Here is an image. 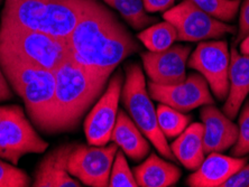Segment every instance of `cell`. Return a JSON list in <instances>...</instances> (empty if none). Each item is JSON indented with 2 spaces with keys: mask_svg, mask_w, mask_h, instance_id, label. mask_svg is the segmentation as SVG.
Instances as JSON below:
<instances>
[{
  "mask_svg": "<svg viewBox=\"0 0 249 187\" xmlns=\"http://www.w3.org/2000/svg\"><path fill=\"white\" fill-rule=\"evenodd\" d=\"M248 35H249V0H244L240 6L239 26H238L235 45L239 44L241 40Z\"/></svg>",
  "mask_w": 249,
  "mask_h": 187,
  "instance_id": "83f0119b",
  "label": "cell"
},
{
  "mask_svg": "<svg viewBox=\"0 0 249 187\" xmlns=\"http://www.w3.org/2000/svg\"><path fill=\"white\" fill-rule=\"evenodd\" d=\"M1 1H2V0H0V3H1Z\"/></svg>",
  "mask_w": 249,
  "mask_h": 187,
  "instance_id": "d6a6232c",
  "label": "cell"
},
{
  "mask_svg": "<svg viewBox=\"0 0 249 187\" xmlns=\"http://www.w3.org/2000/svg\"><path fill=\"white\" fill-rule=\"evenodd\" d=\"M247 158L244 157L225 156L220 153H210L197 170L186 179L191 187H223L225 183L238 173Z\"/></svg>",
  "mask_w": 249,
  "mask_h": 187,
  "instance_id": "9a60e30c",
  "label": "cell"
},
{
  "mask_svg": "<svg viewBox=\"0 0 249 187\" xmlns=\"http://www.w3.org/2000/svg\"><path fill=\"white\" fill-rule=\"evenodd\" d=\"M230 54L225 40L202 42L188 61V67L199 72L219 101L226 100L229 92Z\"/></svg>",
  "mask_w": 249,
  "mask_h": 187,
  "instance_id": "30bf717a",
  "label": "cell"
},
{
  "mask_svg": "<svg viewBox=\"0 0 249 187\" xmlns=\"http://www.w3.org/2000/svg\"><path fill=\"white\" fill-rule=\"evenodd\" d=\"M204 153H222L231 148L238 138V126L213 104L201 110Z\"/></svg>",
  "mask_w": 249,
  "mask_h": 187,
  "instance_id": "5bb4252c",
  "label": "cell"
},
{
  "mask_svg": "<svg viewBox=\"0 0 249 187\" xmlns=\"http://www.w3.org/2000/svg\"><path fill=\"white\" fill-rule=\"evenodd\" d=\"M249 186V164H246L241 170L228 179L223 187H246Z\"/></svg>",
  "mask_w": 249,
  "mask_h": 187,
  "instance_id": "f1b7e54d",
  "label": "cell"
},
{
  "mask_svg": "<svg viewBox=\"0 0 249 187\" xmlns=\"http://www.w3.org/2000/svg\"><path fill=\"white\" fill-rule=\"evenodd\" d=\"M239 44H240L239 46L240 53L244 55H249V35L246 36V37L241 40Z\"/></svg>",
  "mask_w": 249,
  "mask_h": 187,
  "instance_id": "1f68e13d",
  "label": "cell"
},
{
  "mask_svg": "<svg viewBox=\"0 0 249 187\" xmlns=\"http://www.w3.org/2000/svg\"><path fill=\"white\" fill-rule=\"evenodd\" d=\"M111 140L134 161L142 160L149 153V144L145 135L123 110L118 111Z\"/></svg>",
  "mask_w": 249,
  "mask_h": 187,
  "instance_id": "ac0fdd59",
  "label": "cell"
},
{
  "mask_svg": "<svg viewBox=\"0 0 249 187\" xmlns=\"http://www.w3.org/2000/svg\"><path fill=\"white\" fill-rule=\"evenodd\" d=\"M120 99L130 118L157 152L165 158L174 160L175 157L171 146L167 144L166 137L159 127L156 109L154 108L146 86L142 69L137 63H130L126 67V80L123 84Z\"/></svg>",
  "mask_w": 249,
  "mask_h": 187,
  "instance_id": "5b68a950",
  "label": "cell"
},
{
  "mask_svg": "<svg viewBox=\"0 0 249 187\" xmlns=\"http://www.w3.org/2000/svg\"><path fill=\"white\" fill-rule=\"evenodd\" d=\"M142 2L147 13H159L172 8L175 0H142Z\"/></svg>",
  "mask_w": 249,
  "mask_h": 187,
  "instance_id": "f546056e",
  "label": "cell"
},
{
  "mask_svg": "<svg viewBox=\"0 0 249 187\" xmlns=\"http://www.w3.org/2000/svg\"><path fill=\"white\" fill-rule=\"evenodd\" d=\"M228 79L229 92L223 105V113L233 120L249 93V55L239 53L235 46L230 54Z\"/></svg>",
  "mask_w": 249,
  "mask_h": 187,
  "instance_id": "e0dca14e",
  "label": "cell"
},
{
  "mask_svg": "<svg viewBox=\"0 0 249 187\" xmlns=\"http://www.w3.org/2000/svg\"><path fill=\"white\" fill-rule=\"evenodd\" d=\"M55 107L52 134L76 129L91 105L96 103L111 74L79 64L71 56L54 69Z\"/></svg>",
  "mask_w": 249,
  "mask_h": 187,
  "instance_id": "3957f363",
  "label": "cell"
},
{
  "mask_svg": "<svg viewBox=\"0 0 249 187\" xmlns=\"http://www.w3.org/2000/svg\"><path fill=\"white\" fill-rule=\"evenodd\" d=\"M78 144H65L44 157L35 171L34 187H80V182L68 171L69 157Z\"/></svg>",
  "mask_w": 249,
  "mask_h": 187,
  "instance_id": "2e32d148",
  "label": "cell"
},
{
  "mask_svg": "<svg viewBox=\"0 0 249 187\" xmlns=\"http://www.w3.org/2000/svg\"><path fill=\"white\" fill-rule=\"evenodd\" d=\"M118 148L115 142L106 146L76 145L69 157L68 171L87 186H108Z\"/></svg>",
  "mask_w": 249,
  "mask_h": 187,
  "instance_id": "9c48e42d",
  "label": "cell"
},
{
  "mask_svg": "<svg viewBox=\"0 0 249 187\" xmlns=\"http://www.w3.org/2000/svg\"><path fill=\"white\" fill-rule=\"evenodd\" d=\"M124 84L122 72H116L108 87L100 95L84 121V133L89 145L106 146L111 140V134L118 116V104Z\"/></svg>",
  "mask_w": 249,
  "mask_h": 187,
  "instance_id": "8fae6325",
  "label": "cell"
},
{
  "mask_svg": "<svg viewBox=\"0 0 249 187\" xmlns=\"http://www.w3.org/2000/svg\"><path fill=\"white\" fill-rule=\"evenodd\" d=\"M116 9L123 18L134 29L141 31L156 21L155 17H151L145 10L142 0H104Z\"/></svg>",
  "mask_w": 249,
  "mask_h": 187,
  "instance_id": "7402d4cb",
  "label": "cell"
},
{
  "mask_svg": "<svg viewBox=\"0 0 249 187\" xmlns=\"http://www.w3.org/2000/svg\"><path fill=\"white\" fill-rule=\"evenodd\" d=\"M137 37L151 52H162L178 40V32L173 25L165 20L142 29Z\"/></svg>",
  "mask_w": 249,
  "mask_h": 187,
  "instance_id": "44dd1931",
  "label": "cell"
},
{
  "mask_svg": "<svg viewBox=\"0 0 249 187\" xmlns=\"http://www.w3.org/2000/svg\"><path fill=\"white\" fill-rule=\"evenodd\" d=\"M88 0H5L2 23L65 39L81 19Z\"/></svg>",
  "mask_w": 249,
  "mask_h": 187,
  "instance_id": "277c9868",
  "label": "cell"
},
{
  "mask_svg": "<svg viewBox=\"0 0 249 187\" xmlns=\"http://www.w3.org/2000/svg\"><path fill=\"white\" fill-rule=\"evenodd\" d=\"M157 122L163 135L167 138H175L189 126L191 118L170 105L160 103L156 109Z\"/></svg>",
  "mask_w": 249,
  "mask_h": 187,
  "instance_id": "603a6c76",
  "label": "cell"
},
{
  "mask_svg": "<svg viewBox=\"0 0 249 187\" xmlns=\"http://www.w3.org/2000/svg\"><path fill=\"white\" fill-rule=\"evenodd\" d=\"M49 144L39 137L20 105H0V158L18 165L27 153H42Z\"/></svg>",
  "mask_w": 249,
  "mask_h": 187,
  "instance_id": "52a82bcc",
  "label": "cell"
},
{
  "mask_svg": "<svg viewBox=\"0 0 249 187\" xmlns=\"http://www.w3.org/2000/svg\"><path fill=\"white\" fill-rule=\"evenodd\" d=\"M163 17L177 29L181 42H202L237 33L236 26L210 16L190 0H183L167 9Z\"/></svg>",
  "mask_w": 249,
  "mask_h": 187,
  "instance_id": "ba28073f",
  "label": "cell"
},
{
  "mask_svg": "<svg viewBox=\"0 0 249 187\" xmlns=\"http://www.w3.org/2000/svg\"><path fill=\"white\" fill-rule=\"evenodd\" d=\"M0 42L50 71L56 69L70 56L65 39L2 21H0Z\"/></svg>",
  "mask_w": 249,
  "mask_h": 187,
  "instance_id": "8992f818",
  "label": "cell"
},
{
  "mask_svg": "<svg viewBox=\"0 0 249 187\" xmlns=\"http://www.w3.org/2000/svg\"><path fill=\"white\" fill-rule=\"evenodd\" d=\"M203 124L193 122L185 128L171 145L172 153L186 170H196L204 159Z\"/></svg>",
  "mask_w": 249,
  "mask_h": 187,
  "instance_id": "d6986e66",
  "label": "cell"
},
{
  "mask_svg": "<svg viewBox=\"0 0 249 187\" xmlns=\"http://www.w3.org/2000/svg\"><path fill=\"white\" fill-rule=\"evenodd\" d=\"M189 46L172 45L162 52L142 54V65L151 82L160 85H173L186 79V65L190 55Z\"/></svg>",
  "mask_w": 249,
  "mask_h": 187,
  "instance_id": "4fadbf2b",
  "label": "cell"
},
{
  "mask_svg": "<svg viewBox=\"0 0 249 187\" xmlns=\"http://www.w3.org/2000/svg\"><path fill=\"white\" fill-rule=\"evenodd\" d=\"M31 178L16 165L0 158V187H28Z\"/></svg>",
  "mask_w": 249,
  "mask_h": 187,
  "instance_id": "484cf974",
  "label": "cell"
},
{
  "mask_svg": "<svg viewBox=\"0 0 249 187\" xmlns=\"http://www.w3.org/2000/svg\"><path fill=\"white\" fill-rule=\"evenodd\" d=\"M148 93L160 103L170 105L181 112H189L203 105L213 104L209 84L200 73H192L181 83L160 85L148 83Z\"/></svg>",
  "mask_w": 249,
  "mask_h": 187,
  "instance_id": "7c38bea8",
  "label": "cell"
},
{
  "mask_svg": "<svg viewBox=\"0 0 249 187\" xmlns=\"http://www.w3.org/2000/svg\"><path fill=\"white\" fill-rule=\"evenodd\" d=\"M249 153V100L244 105L238 120V138L233 145L231 155L244 157Z\"/></svg>",
  "mask_w": 249,
  "mask_h": 187,
  "instance_id": "4316f807",
  "label": "cell"
},
{
  "mask_svg": "<svg viewBox=\"0 0 249 187\" xmlns=\"http://www.w3.org/2000/svg\"><path fill=\"white\" fill-rule=\"evenodd\" d=\"M181 174L178 166L160 158L155 153H151L144 163L134 170L137 184L142 187L174 186L181 178Z\"/></svg>",
  "mask_w": 249,
  "mask_h": 187,
  "instance_id": "ffe728a7",
  "label": "cell"
},
{
  "mask_svg": "<svg viewBox=\"0 0 249 187\" xmlns=\"http://www.w3.org/2000/svg\"><path fill=\"white\" fill-rule=\"evenodd\" d=\"M13 98L12 86L7 81L5 74H3L1 68H0V102L8 101Z\"/></svg>",
  "mask_w": 249,
  "mask_h": 187,
  "instance_id": "4dcf8cb0",
  "label": "cell"
},
{
  "mask_svg": "<svg viewBox=\"0 0 249 187\" xmlns=\"http://www.w3.org/2000/svg\"><path fill=\"white\" fill-rule=\"evenodd\" d=\"M0 68L10 86L24 101L29 118L38 130L52 134L55 107V75L28 61L0 42Z\"/></svg>",
  "mask_w": 249,
  "mask_h": 187,
  "instance_id": "7a4b0ae2",
  "label": "cell"
},
{
  "mask_svg": "<svg viewBox=\"0 0 249 187\" xmlns=\"http://www.w3.org/2000/svg\"><path fill=\"white\" fill-rule=\"evenodd\" d=\"M65 42L75 62L109 74L124 60L141 51L134 36L98 0H88L81 19Z\"/></svg>",
  "mask_w": 249,
  "mask_h": 187,
  "instance_id": "6da1fadb",
  "label": "cell"
},
{
  "mask_svg": "<svg viewBox=\"0 0 249 187\" xmlns=\"http://www.w3.org/2000/svg\"><path fill=\"white\" fill-rule=\"evenodd\" d=\"M108 186L110 187H137L134 173L128 166L124 152H117L113 160Z\"/></svg>",
  "mask_w": 249,
  "mask_h": 187,
  "instance_id": "d4e9b609",
  "label": "cell"
},
{
  "mask_svg": "<svg viewBox=\"0 0 249 187\" xmlns=\"http://www.w3.org/2000/svg\"><path fill=\"white\" fill-rule=\"evenodd\" d=\"M204 13L228 23L236 18L240 8V0H190Z\"/></svg>",
  "mask_w": 249,
  "mask_h": 187,
  "instance_id": "cb8c5ba5",
  "label": "cell"
}]
</instances>
